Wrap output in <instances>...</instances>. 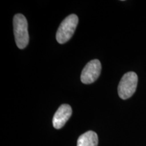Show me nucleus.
<instances>
[{"label":"nucleus","instance_id":"1","mask_svg":"<svg viewBox=\"0 0 146 146\" xmlns=\"http://www.w3.org/2000/svg\"><path fill=\"white\" fill-rule=\"evenodd\" d=\"M13 26L16 45L19 49H25L29 42L28 23L25 16L21 14H16L14 16Z\"/></svg>","mask_w":146,"mask_h":146},{"label":"nucleus","instance_id":"2","mask_svg":"<svg viewBox=\"0 0 146 146\" xmlns=\"http://www.w3.org/2000/svg\"><path fill=\"white\" fill-rule=\"evenodd\" d=\"M78 23V18L76 14H70L62 22L56 33V40L58 43L63 44L71 39Z\"/></svg>","mask_w":146,"mask_h":146},{"label":"nucleus","instance_id":"3","mask_svg":"<svg viewBox=\"0 0 146 146\" xmlns=\"http://www.w3.org/2000/svg\"><path fill=\"white\" fill-rule=\"evenodd\" d=\"M138 83V76L134 72H129L124 74L118 87V96L121 99L130 98L135 92Z\"/></svg>","mask_w":146,"mask_h":146},{"label":"nucleus","instance_id":"4","mask_svg":"<svg viewBox=\"0 0 146 146\" xmlns=\"http://www.w3.org/2000/svg\"><path fill=\"white\" fill-rule=\"evenodd\" d=\"M102 65L98 60L89 62L81 72V80L84 84H91L98 79L100 75Z\"/></svg>","mask_w":146,"mask_h":146},{"label":"nucleus","instance_id":"5","mask_svg":"<svg viewBox=\"0 0 146 146\" xmlns=\"http://www.w3.org/2000/svg\"><path fill=\"white\" fill-rule=\"evenodd\" d=\"M72 113V108L68 104H62L59 107L53 118V126L55 129L62 128Z\"/></svg>","mask_w":146,"mask_h":146},{"label":"nucleus","instance_id":"6","mask_svg":"<svg viewBox=\"0 0 146 146\" xmlns=\"http://www.w3.org/2000/svg\"><path fill=\"white\" fill-rule=\"evenodd\" d=\"M98 137L94 131H87L79 137L77 146H98Z\"/></svg>","mask_w":146,"mask_h":146}]
</instances>
